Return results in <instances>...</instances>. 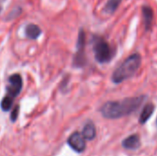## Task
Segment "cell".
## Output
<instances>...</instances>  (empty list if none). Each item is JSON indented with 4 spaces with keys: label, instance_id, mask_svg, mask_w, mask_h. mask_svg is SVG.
<instances>
[{
    "label": "cell",
    "instance_id": "cell-1",
    "mask_svg": "<svg viewBox=\"0 0 157 156\" xmlns=\"http://www.w3.org/2000/svg\"><path fill=\"white\" fill-rule=\"evenodd\" d=\"M145 100L144 96L127 97L118 101L106 102L100 108L101 115L105 119L117 120L135 112Z\"/></svg>",
    "mask_w": 157,
    "mask_h": 156
},
{
    "label": "cell",
    "instance_id": "cell-8",
    "mask_svg": "<svg viewBox=\"0 0 157 156\" xmlns=\"http://www.w3.org/2000/svg\"><path fill=\"white\" fill-rule=\"evenodd\" d=\"M155 108V105H154L153 103H148V104H146V105L144 107V108H143V110H142V112H141V114H140L139 122H140L141 124L146 123V122L149 120V119L152 117V115L154 114Z\"/></svg>",
    "mask_w": 157,
    "mask_h": 156
},
{
    "label": "cell",
    "instance_id": "cell-2",
    "mask_svg": "<svg viewBox=\"0 0 157 156\" xmlns=\"http://www.w3.org/2000/svg\"><path fill=\"white\" fill-rule=\"evenodd\" d=\"M142 64V57L139 53H133L129 56L112 74L111 80L115 84H121L132 77L139 70Z\"/></svg>",
    "mask_w": 157,
    "mask_h": 156
},
{
    "label": "cell",
    "instance_id": "cell-14",
    "mask_svg": "<svg viewBox=\"0 0 157 156\" xmlns=\"http://www.w3.org/2000/svg\"><path fill=\"white\" fill-rule=\"evenodd\" d=\"M156 124H157V120H156Z\"/></svg>",
    "mask_w": 157,
    "mask_h": 156
},
{
    "label": "cell",
    "instance_id": "cell-13",
    "mask_svg": "<svg viewBox=\"0 0 157 156\" xmlns=\"http://www.w3.org/2000/svg\"><path fill=\"white\" fill-rule=\"evenodd\" d=\"M18 113H19V106L18 105H16L15 108H13L12 112H11V116H10V119H11V121L12 122H15L17 119V116H18Z\"/></svg>",
    "mask_w": 157,
    "mask_h": 156
},
{
    "label": "cell",
    "instance_id": "cell-12",
    "mask_svg": "<svg viewBox=\"0 0 157 156\" xmlns=\"http://www.w3.org/2000/svg\"><path fill=\"white\" fill-rule=\"evenodd\" d=\"M121 2V0H109L105 6L104 11L109 13V14L114 13L116 11V9L119 7Z\"/></svg>",
    "mask_w": 157,
    "mask_h": 156
},
{
    "label": "cell",
    "instance_id": "cell-6",
    "mask_svg": "<svg viewBox=\"0 0 157 156\" xmlns=\"http://www.w3.org/2000/svg\"><path fill=\"white\" fill-rule=\"evenodd\" d=\"M67 144L76 153H83L86 147L85 138L83 137L82 133L78 131H75L69 136L67 140Z\"/></svg>",
    "mask_w": 157,
    "mask_h": 156
},
{
    "label": "cell",
    "instance_id": "cell-7",
    "mask_svg": "<svg viewBox=\"0 0 157 156\" xmlns=\"http://www.w3.org/2000/svg\"><path fill=\"white\" fill-rule=\"evenodd\" d=\"M141 138L139 134H132L125 138L122 142L123 148L127 150H137L141 147Z\"/></svg>",
    "mask_w": 157,
    "mask_h": 156
},
{
    "label": "cell",
    "instance_id": "cell-4",
    "mask_svg": "<svg viewBox=\"0 0 157 156\" xmlns=\"http://www.w3.org/2000/svg\"><path fill=\"white\" fill-rule=\"evenodd\" d=\"M7 82L8 84L6 86V95L5 96V97L14 101L22 90V78L18 74H13L8 77Z\"/></svg>",
    "mask_w": 157,
    "mask_h": 156
},
{
    "label": "cell",
    "instance_id": "cell-3",
    "mask_svg": "<svg viewBox=\"0 0 157 156\" xmlns=\"http://www.w3.org/2000/svg\"><path fill=\"white\" fill-rule=\"evenodd\" d=\"M93 50L95 53V58L99 63H106L110 62L114 55V51L109 43L102 38L95 39Z\"/></svg>",
    "mask_w": 157,
    "mask_h": 156
},
{
    "label": "cell",
    "instance_id": "cell-10",
    "mask_svg": "<svg viewBox=\"0 0 157 156\" xmlns=\"http://www.w3.org/2000/svg\"><path fill=\"white\" fill-rule=\"evenodd\" d=\"M143 16H144V22L145 29L148 30L151 29L153 24V19H154L153 9L148 6H143Z\"/></svg>",
    "mask_w": 157,
    "mask_h": 156
},
{
    "label": "cell",
    "instance_id": "cell-5",
    "mask_svg": "<svg viewBox=\"0 0 157 156\" xmlns=\"http://www.w3.org/2000/svg\"><path fill=\"white\" fill-rule=\"evenodd\" d=\"M86 63L85 56V33L81 29L77 40V51L74 57L73 64L75 67H83Z\"/></svg>",
    "mask_w": 157,
    "mask_h": 156
},
{
    "label": "cell",
    "instance_id": "cell-9",
    "mask_svg": "<svg viewBox=\"0 0 157 156\" xmlns=\"http://www.w3.org/2000/svg\"><path fill=\"white\" fill-rule=\"evenodd\" d=\"M82 135L86 141H92L96 138L97 130L92 121H88L86 123V125L84 126L83 131H82Z\"/></svg>",
    "mask_w": 157,
    "mask_h": 156
},
{
    "label": "cell",
    "instance_id": "cell-11",
    "mask_svg": "<svg viewBox=\"0 0 157 156\" xmlns=\"http://www.w3.org/2000/svg\"><path fill=\"white\" fill-rule=\"evenodd\" d=\"M25 33L26 36L29 39L31 40H36L40 37V35L41 34V29H40L39 26L35 25V24H29L26 27L25 29Z\"/></svg>",
    "mask_w": 157,
    "mask_h": 156
}]
</instances>
